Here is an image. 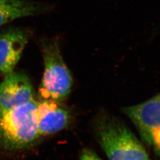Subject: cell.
I'll use <instances>...</instances> for the list:
<instances>
[{
	"label": "cell",
	"mask_w": 160,
	"mask_h": 160,
	"mask_svg": "<svg viewBox=\"0 0 160 160\" xmlns=\"http://www.w3.org/2000/svg\"><path fill=\"white\" fill-rule=\"evenodd\" d=\"M97 140L109 160H150L142 144L120 119L109 114L97 119Z\"/></svg>",
	"instance_id": "1"
},
{
	"label": "cell",
	"mask_w": 160,
	"mask_h": 160,
	"mask_svg": "<svg viewBox=\"0 0 160 160\" xmlns=\"http://www.w3.org/2000/svg\"><path fill=\"white\" fill-rule=\"evenodd\" d=\"M40 47L44 63V72L39 89L42 100L64 101L72 87V75L62 56L59 42L56 38H43Z\"/></svg>",
	"instance_id": "2"
},
{
	"label": "cell",
	"mask_w": 160,
	"mask_h": 160,
	"mask_svg": "<svg viewBox=\"0 0 160 160\" xmlns=\"http://www.w3.org/2000/svg\"><path fill=\"white\" fill-rule=\"evenodd\" d=\"M35 100L0 115V145L8 150L26 148L39 137Z\"/></svg>",
	"instance_id": "3"
},
{
	"label": "cell",
	"mask_w": 160,
	"mask_h": 160,
	"mask_svg": "<svg viewBox=\"0 0 160 160\" xmlns=\"http://www.w3.org/2000/svg\"><path fill=\"white\" fill-rule=\"evenodd\" d=\"M0 84V115L34 100V90L24 74L12 72Z\"/></svg>",
	"instance_id": "4"
},
{
	"label": "cell",
	"mask_w": 160,
	"mask_h": 160,
	"mask_svg": "<svg viewBox=\"0 0 160 160\" xmlns=\"http://www.w3.org/2000/svg\"><path fill=\"white\" fill-rule=\"evenodd\" d=\"M30 38L29 30L10 28L0 33V74L14 71Z\"/></svg>",
	"instance_id": "5"
},
{
	"label": "cell",
	"mask_w": 160,
	"mask_h": 160,
	"mask_svg": "<svg viewBox=\"0 0 160 160\" xmlns=\"http://www.w3.org/2000/svg\"><path fill=\"white\" fill-rule=\"evenodd\" d=\"M137 127L143 142L151 145L153 131L160 126V92L142 103L123 109Z\"/></svg>",
	"instance_id": "6"
},
{
	"label": "cell",
	"mask_w": 160,
	"mask_h": 160,
	"mask_svg": "<svg viewBox=\"0 0 160 160\" xmlns=\"http://www.w3.org/2000/svg\"><path fill=\"white\" fill-rule=\"evenodd\" d=\"M36 116L39 137L63 130L68 126L71 118L68 109L51 100L38 103Z\"/></svg>",
	"instance_id": "7"
},
{
	"label": "cell",
	"mask_w": 160,
	"mask_h": 160,
	"mask_svg": "<svg viewBox=\"0 0 160 160\" xmlns=\"http://www.w3.org/2000/svg\"><path fill=\"white\" fill-rule=\"evenodd\" d=\"M51 6L29 0H0V28L7 23L23 17L45 14Z\"/></svg>",
	"instance_id": "8"
},
{
	"label": "cell",
	"mask_w": 160,
	"mask_h": 160,
	"mask_svg": "<svg viewBox=\"0 0 160 160\" xmlns=\"http://www.w3.org/2000/svg\"><path fill=\"white\" fill-rule=\"evenodd\" d=\"M151 145L153 146L156 154L160 158V126L154 129L152 133Z\"/></svg>",
	"instance_id": "9"
},
{
	"label": "cell",
	"mask_w": 160,
	"mask_h": 160,
	"mask_svg": "<svg viewBox=\"0 0 160 160\" xmlns=\"http://www.w3.org/2000/svg\"><path fill=\"white\" fill-rule=\"evenodd\" d=\"M80 160H101V159L91 149H84L80 155Z\"/></svg>",
	"instance_id": "10"
}]
</instances>
